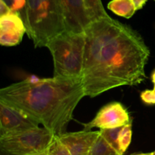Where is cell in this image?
Returning a JSON list of instances; mask_svg holds the SVG:
<instances>
[{
  "instance_id": "cell-24",
  "label": "cell",
  "mask_w": 155,
  "mask_h": 155,
  "mask_svg": "<svg viewBox=\"0 0 155 155\" xmlns=\"http://www.w3.org/2000/svg\"><path fill=\"white\" fill-rule=\"evenodd\" d=\"M154 1H155V0H154Z\"/></svg>"
},
{
  "instance_id": "cell-13",
  "label": "cell",
  "mask_w": 155,
  "mask_h": 155,
  "mask_svg": "<svg viewBox=\"0 0 155 155\" xmlns=\"http://www.w3.org/2000/svg\"><path fill=\"white\" fill-rule=\"evenodd\" d=\"M89 155H121L106 141L101 135H98L89 151Z\"/></svg>"
},
{
  "instance_id": "cell-10",
  "label": "cell",
  "mask_w": 155,
  "mask_h": 155,
  "mask_svg": "<svg viewBox=\"0 0 155 155\" xmlns=\"http://www.w3.org/2000/svg\"><path fill=\"white\" fill-rule=\"evenodd\" d=\"M99 135L100 131L92 132L83 129L80 132H64L58 136L72 155H89L91 147Z\"/></svg>"
},
{
  "instance_id": "cell-11",
  "label": "cell",
  "mask_w": 155,
  "mask_h": 155,
  "mask_svg": "<svg viewBox=\"0 0 155 155\" xmlns=\"http://www.w3.org/2000/svg\"><path fill=\"white\" fill-rule=\"evenodd\" d=\"M107 9L118 16L130 19L136 12L133 0H111L107 4Z\"/></svg>"
},
{
  "instance_id": "cell-23",
  "label": "cell",
  "mask_w": 155,
  "mask_h": 155,
  "mask_svg": "<svg viewBox=\"0 0 155 155\" xmlns=\"http://www.w3.org/2000/svg\"><path fill=\"white\" fill-rule=\"evenodd\" d=\"M153 154H154V155H155V151H154V152H153Z\"/></svg>"
},
{
  "instance_id": "cell-7",
  "label": "cell",
  "mask_w": 155,
  "mask_h": 155,
  "mask_svg": "<svg viewBox=\"0 0 155 155\" xmlns=\"http://www.w3.org/2000/svg\"><path fill=\"white\" fill-rule=\"evenodd\" d=\"M39 125L24 111L0 101V137L36 129Z\"/></svg>"
},
{
  "instance_id": "cell-5",
  "label": "cell",
  "mask_w": 155,
  "mask_h": 155,
  "mask_svg": "<svg viewBox=\"0 0 155 155\" xmlns=\"http://www.w3.org/2000/svg\"><path fill=\"white\" fill-rule=\"evenodd\" d=\"M53 132L39 127L0 137L1 155H32L48 149L54 139Z\"/></svg>"
},
{
  "instance_id": "cell-15",
  "label": "cell",
  "mask_w": 155,
  "mask_h": 155,
  "mask_svg": "<svg viewBox=\"0 0 155 155\" xmlns=\"http://www.w3.org/2000/svg\"><path fill=\"white\" fill-rule=\"evenodd\" d=\"M123 127V126H122ZM122 127L114 128V129H101L100 133L106 139V141L120 153L119 150V136Z\"/></svg>"
},
{
  "instance_id": "cell-21",
  "label": "cell",
  "mask_w": 155,
  "mask_h": 155,
  "mask_svg": "<svg viewBox=\"0 0 155 155\" xmlns=\"http://www.w3.org/2000/svg\"><path fill=\"white\" fill-rule=\"evenodd\" d=\"M132 155H154L152 153H135V154Z\"/></svg>"
},
{
  "instance_id": "cell-20",
  "label": "cell",
  "mask_w": 155,
  "mask_h": 155,
  "mask_svg": "<svg viewBox=\"0 0 155 155\" xmlns=\"http://www.w3.org/2000/svg\"><path fill=\"white\" fill-rule=\"evenodd\" d=\"M151 81H152L153 84H154V87H155V69L153 71L152 74H151Z\"/></svg>"
},
{
  "instance_id": "cell-4",
  "label": "cell",
  "mask_w": 155,
  "mask_h": 155,
  "mask_svg": "<svg viewBox=\"0 0 155 155\" xmlns=\"http://www.w3.org/2000/svg\"><path fill=\"white\" fill-rule=\"evenodd\" d=\"M54 65L53 77L81 78L84 63L85 34L64 30L46 46Z\"/></svg>"
},
{
  "instance_id": "cell-8",
  "label": "cell",
  "mask_w": 155,
  "mask_h": 155,
  "mask_svg": "<svg viewBox=\"0 0 155 155\" xmlns=\"http://www.w3.org/2000/svg\"><path fill=\"white\" fill-rule=\"evenodd\" d=\"M65 30L71 33H84L92 23L83 0H60Z\"/></svg>"
},
{
  "instance_id": "cell-17",
  "label": "cell",
  "mask_w": 155,
  "mask_h": 155,
  "mask_svg": "<svg viewBox=\"0 0 155 155\" xmlns=\"http://www.w3.org/2000/svg\"><path fill=\"white\" fill-rule=\"evenodd\" d=\"M141 100L147 105H155V87L153 90H145L140 94Z\"/></svg>"
},
{
  "instance_id": "cell-1",
  "label": "cell",
  "mask_w": 155,
  "mask_h": 155,
  "mask_svg": "<svg viewBox=\"0 0 155 155\" xmlns=\"http://www.w3.org/2000/svg\"><path fill=\"white\" fill-rule=\"evenodd\" d=\"M84 34L81 79L86 96L92 98L146 79L150 50L137 30L109 17L91 23Z\"/></svg>"
},
{
  "instance_id": "cell-3",
  "label": "cell",
  "mask_w": 155,
  "mask_h": 155,
  "mask_svg": "<svg viewBox=\"0 0 155 155\" xmlns=\"http://www.w3.org/2000/svg\"><path fill=\"white\" fill-rule=\"evenodd\" d=\"M24 23L26 33L35 47H46L53 38L65 30L60 0H27Z\"/></svg>"
},
{
  "instance_id": "cell-14",
  "label": "cell",
  "mask_w": 155,
  "mask_h": 155,
  "mask_svg": "<svg viewBox=\"0 0 155 155\" xmlns=\"http://www.w3.org/2000/svg\"><path fill=\"white\" fill-rule=\"evenodd\" d=\"M132 125H133V120L128 124L123 126L120 131L119 136V150L120 153L124 155L126 150L128 149L130 143L132 141V135H133V131H132Z\"/></svg>"
},
{
  "instance_id": "cell-12",
  "label": "cell",
  "mask_w": 155,
  "mask_h": 155,
  "mask_svg": "<svg viewBox=\"0 0 155 155\" xmlns=\"http://www.w3.org/2000/svg\"><path fill=\"white\" fill-rule=\"evenodd\" d=\"M83 1L92 22L101 18L110 17L106 12L101 0H83Z\"/></svg>"
},
{
  "instance_id": "cell-16",
  "label": "cell",
  "mask_w": 155,
  "mask_h": 155,
  "mask_svg": "<svg viewBox=\"0 0 155 155\" xmlns=\"http://www.w3.org/2000/svg\"><path fill=\"white\" fill-rule=\"evenodd\" d=\"M46 155H72L68 147L55 135L46 150Z\"/></svg>"
},
{
  "instance_id": "cell-9",
  "label": "cell",
  "mask_w": 155,
  "mask_h": 155,
  "mask_svg": "<svg viewBox=\"0 0 155 155\" xmlns=\"http://www.w3.org/2000/svg\"><path fill=\"white\" fill-rule=\"evenodd\" d=\"M27 33L22 18L18 14L11 12L0 17V44L3 46H15L21 43Z\"/></svg>"
},
{
  "instance_id": "cell-19",
  "label": "cell",
  "mask_w": 155,
  "mask_h": 155,
  "mask_svg": "<svg viewBox=\"0 0 155 155\" xmlns=\"http://www.w3.org/2000/svg\"><path fill=\"white\" fill-rule=\"evenodd\" d=\"M133 2L134 3L135 6H136V11H139L141 10L145 6L148 0H133Z\"/></svg>"
},
{
  "instance_id": "cell-2",
  "label": "cell",
  "mask_w": 155,
  "mask_h": 155,
  "mask_svg": "<svg viewBox=\"0 0 155 155\" xmlns=\"http://www.w3.org/2000/svg\"><path fill=\"white\" fill-rule=\"evenodd\" d=\"M85 96L81 78H27L0 90V101L24 111L55 135L66 132Z\"/></svg>"
},
{
  "instance_id": "cell-22",
  "label": "cell",
  "mask_w": 155,
  "mask_h": 155,
  "mask_svg": "<svg viewBox=\"0 0 155 155\" xmlns=\"http://www.w3.org/2000/svg\"><path fill=\"white\" fill-rule=\"evenodd\" d=\"M46 150H45V151H44V152H42V153H36V154H32V155H46Z\"/></svg>"
},
{
  "instance_id": "cell-18",
  "label": "cell",
  "mask_w": 155,
  "mask_h": 155,
  "mask_svg": "<svg viewBox=\"0 0 155 155\" xmlns=\"http://www.w3.org/2000/svg\"><path fill=\"white\" fill-rule=\"evenodd\" d=\"M11 12H12L10 9V8H9L2 0H0V17L8 15Z\"/></svg>"
},
{
  "instance_id": "cell-6",
  "label": "cell",
  "mask_w": 155,
  "mask_h": 155,
  "mask_svg": "<svg viewBox=\"0 0 155 155\" xmlns=\"http://www.w3.org/2000/svg\"><path fill=\"white\" fill-rule=\"evenodd\" d=\"M132 120L128 109L123 103L111 102L102 106L93 119L83 124V129L89 131L94 128H98L101 130L122 127Z\"/></svg>"
}]
</instances>
